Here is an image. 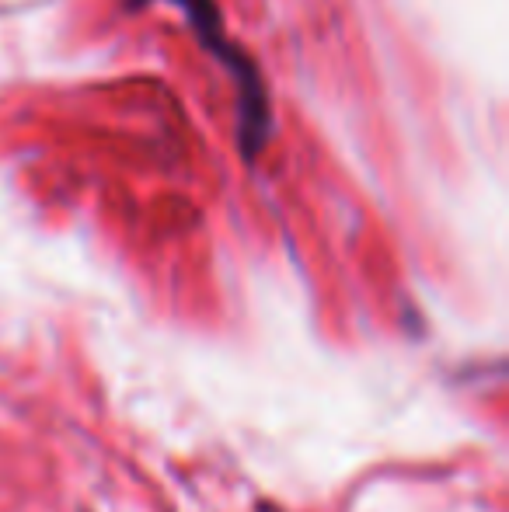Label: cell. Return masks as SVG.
Instances as JSON below:
<instances>
[{
	"mask_svg": "<svg viewBox=\"0 0 509 512\" xmlns=\"http://www.w3.org/2000/svg\"><path fill=\"white\" fill-rule=\"evenodd\" d=\"M143 4H154V0H126V7H143ZM164 4L182 7L199 46L231 74L234 91H238V147L245 161H255L265 150V143L272 140V129H276L269 88H265L258 63L227 35L217 0H164Z\"/></svg>",
	"mask_w": 509,
	"mask_h": 512,
	"instance_id": "cell-1",
	"label": "cell"
}]
</instances>
